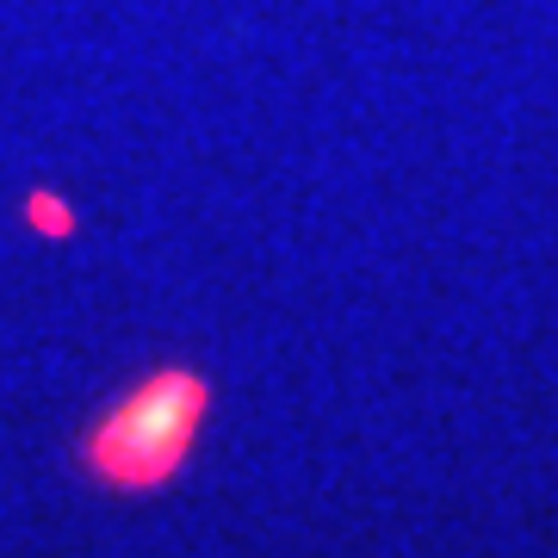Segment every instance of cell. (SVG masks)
<instances>
[{
	"label": "cell",
	"instance_id": "2",
	"mask_svg": "<svg viewBox=\"0 0 558 558\" xmlns=\"http://www.w3.org/2000/svg\"><path fill=\"white\" fill-rule=\"evenodd\" d=\"M32 218H38L44 230H69V211H57V205H32Z\"/></svg>",
	"mask_w": 558,
	"mask_h": 558
},
{
	"label": "cell",
	"instance_id": "1",
	"mask_svg": "<svg viewBox=\"0 0 558 558\" xmlns=\"http://www.w3.org/2000/svg\"><path fill=\"white\" fill-rule=\"evenodd\" d=\"M205 416H211V379L193 366H156L81 428L75 465L112 497H149L193 459Z\"/></svg>",
	"mask_w": 558,
	"mask_h": 558
}]
</instances>
